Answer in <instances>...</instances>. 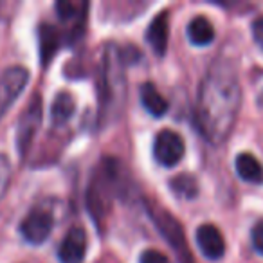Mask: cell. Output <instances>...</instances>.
Segmentation results:
<instances>
[{
  "instance_id": "obj_3",
  "label": "cell",
  "mask_w": 263,
  "mask_h": 263,
  "mask_svg": "<svg viewBox=\"0 0 263 263\" xmlns=\"http://www.w3.org/2000/svg\"><path fill=\"white\" fill-rule=\"evenodd\" d=\"M121 184H123L121 164L116 159H105L96 170L87 195L88 209L98 220L108 213L114 197L119 193Z\"/></svg>"
},
{
  "instance_id": "obj_20",
  "label": "cell",
  "mask_w": 263,
  "mask_h": 263,
  "mask_svg": "<svg viewBox=\"0 0 263 263\" xmlns=\"http://www.w3.org/2000/svg\"><path fill=\"white\" fill-rule=\"evenodd\" d=\"M139 263H172L161 251H155V249H148L141 254Z\"/></svg>"
},
{
  "instance_id": "obj_4",
  "label": "cell",
  "mask_w": 263,
  "mask_h": 263,
  "mask_svg": "<svg viewBox=\"0 0 263 263\" xmlns=\"http://www.w3.org/2000/svg\"><path fill=\"white\" fill-rule=\"evenodd\" d=\"M184 139L177 134V132L164 128L155 136L154 141V157L164 168H173L177 166L184 157Z\"/></svg>"
},
{
  "instance_id": "obj_13",
  "label": "cell",
  "mask_w": 263,
  "mask_h": 263,
  "mask_svg": "<svg viewBox=\"0 0 263 263\" xmlns=\"http://www.w3.org/2000/svg\"><path fill=\"white\" fill-rule=\"evenodd\" d=\"M141 103L143 106L152 114L154 117H161L168 112V101L164 99V96L157 90L154 83H144L141 87Z\"/></svg>"
},
{
  "instance_id": "obj_6",
  "label": "cell",
  "mask_w": 263,
  "mask_h": 263,
  "mask_svg": "<svg viewBox=\"0 0 263 263\" xmlns=\"http://www.w3.org/2000/svg\"><path fill=\"white\" fill-rule=\"evenodd\" d=\"M29 81V72L24 67H11L0 76V116L15 103Z\"/></svg>"
},
{
  "instance_id": "obj_5",
  "label": "cell",
  "mask_w": 263,
  "mask_h": 263,
  "mask_svg": "<svg viewBox=\"0 0 263 263\" xmlns=\"http://www.w3.org/2000/svg\"><path fill=\"white\" fill-rule=\"evenodd\" d=\"M52 227H54L52 213L45 208H34L27 213V216L20 223V234L29 243L40 245L51 236Z\"/></svg>"
},
{
  "instance_id": "obj_16",
  "label": "cell",
  "mask_w": 263,
  "mask_h": 263,
  "mask_svg": "<svg viewBox=\"0 0 263 263\" xmlns=\"http://www.w3.org/2000/svg\"><path fill=\"white\" fill-rule=\"evenodd\" d=\"M56 44H58V38H56L52 27L44 26V29H42V54H44V60L51 58L56 49Z\"/></svg>"
},
{
  "instance_id": "obj_21",
  "label": "cell",
  "mask_w": 263,
  "mask_h": 263,
  "mask_svg": "<svg viewBox=\"0 0 263 263\" xmlns=\"http://www.w3.org/2000/svg\"><path fill=\"white\" fill-rule=\"evenodd\" d=\"M252 36H254V42L263 51V16L261 18H256L254 24H252Z\"/></svg>"
},
{
  "instance_id": "obj_1",
  "label": "cell",
  "mask_w": 263,
  "mask_h": 263,
  "mask_svg": "<svg viewBox=\"0 0 263 263\" xmlns=\"http://www.w3.org/2000/svg\"><path fill=\"white\" fill-rule=\"evenodd\" d=\"M241 106V87L231 60L218 56L200 81L195 105V121L200 134L213 144L231 136Z\"/></svg>"
},
{
  "instance_id": "obj_2",
  "label": "cell",
  "mask_w": 263,
  "mask_h": 263,
  "mask_svg": "<svg viewBox=\"0 0 263 263\" xmlns=\"http://www.w3.org/2000/svg\"><path fill=\"white\" fill-rule=\"evenodd\" d=\"M124 54L117 45H106L101 70V117L108 121L117 117L126 98L124 81Z\"/></svg>"
},
{
  "instance_id": "obj_7",
  "label": "cell",
  "mask_w": 263,
  "mask_h": 263,
  "mask_svg": "<svg viewBox=\"0 0 263 263\" xmlns=\"http://www.w3.org/2000/svg\"><path fill=\"white\" fill-rule=\"evenodd\" d=\"M195 240H197V245L200 249V252L211 261H216L220 259L223 254H226V240H223L222 231L218 229L213 223H204L197 229V234H195Z\"/></svg>"
},
{
  "instance_id": "obj_11",
  "label": "cell",
  "mask_w": 263,
  "mask_h": 263,
  "mask_svg": "<svg viewBox=\"0 0 263 263\" xmlns=\"http://www.w3.org/2000/svg\"><path fill=\"white\" fill-rule=\"evenodd\" d=\"M234 168L241 180L249 184H263V166L254 155L240 154L234 161Z\"/></svg>"
},
{
  "instance_id": "obj_19",
  "label": "cell",
  "mask_w": 263,
  "mask_h": 263,
  "mask_svg": "<svg viewBox=\"0 0 263 263\" xmlns=\"http://www.w3.org/2000/svg\"><path fill=\"white\" fill-rule=\"evenodd\" d=\"M251 240H252L254 251L263 256V220L256 222L254 227L251 229Z\"/></svg>"
},
{
  "instance_id": "obj_18",
  "label": "cell",
  "mask_w": 263,
  "mask_h": 263,
  "mask_svg": "<svg viewBox=\"0 0 263 263\" xmlns=\"http://www.w3.org/2000/svg\"><path fill=\"white\" fill-rule=\"evenodd\" d=\"M83 6L76 4V2H58V4H56V11H58V15L62 16L63 20H69V18L78 16V11H80V8H83Z\"/></svg>"
},
{
  "instance_id": "obj_14",
  "label": "cell",
  "mask_w": 263,
  "mask_h": 263,
  "mask_svg": "<svg viewBox=\"0 0 263 263\" xmlns=\"http://www.w3.org/2000/svg\"><path fill=\"white\" fill-rule=\"evenodd\" d=\"M74 110H76V101H74L72 96H70L69 92H60V94L54 98L52 106H51L52 124H56V126L65 124L67 121L72 117Z\"/></svg>"
},
{
  "instance_id": "obj_8",
  "label": "cell",
  "mask_w": 263,
  "mask_h": 263,
  "mask_svg": "<svg viewBox=\"0 0 263 263\" xmlns=\"http://www.w3.org/2000/svg\"><path fill=\"white\" fill-rule=\"evenodd\" d=\"M87 254V233L81 227H72L58 247V258L62 263H83Z\"/></svg>"
},
{
  "instance_id": "obj_9",
  "label": "cell",
  "mask_w": 263,
  "mask_h": 263,
  "mask_svg": "<svg viewBox=\"0 0 263 263\" xmlns=\"http://www.w3.org/2000/svg\"><path fill=\"white\" fill-rule=\"evenodd\" d=\"M40 121H42V103L40 99H33V103L29 105V108L26 110L24 114L22 121H20V126H18V148L20 152H26V148L31 144L33 141L34 134H36L38 126H40Z\"/></svg>"
},
{
  "instance_id": "obj_17",
  "label": "cell",
  "mask_w": 263,
  "mask_h": 263,
  "mask_svg": "<svg viewBox=\"0 0 263 263\" xmlns=\"http://www.w3.org/2000/svg\"><path fill=\"white\" fill-rule=\"evenodd\" d=\"M11 164H9L8 157L0 155V198L4 197L6 191H8L9 182H11Z\"/></svg>"
},
{
  "instance_id": "obj_10",
  "label": "cell",
  "mask_w": 263,
  "mask_h": 263,
  "mask_svg": "<svg viewBox=\"0 0 263 263\" xmlns=\"http://www.w3.org/2000/svg\"><path fill=\"white\" fill-rule=\"evenodd\" d=\"M168 38H170V13L161 11L152 24L148 26L146 40L152 45L157 56H164L168 51Z\"/></svg>"
},
{
  "instance_id": "obj_15",
  "label": "cell",
  "mask_w": 263,
  "mask_h": 263,
  "mask_svg": "<svg viewBox=\"0 0 263 263\" xmlns=\"http://www.w3.org/2000/svg\"><path fill=\"white\" fill-rule=\"evenodd\" d=\"M170 187L179 198L184 200H191L198 195V182L193 175L190 173H182V175H177L170 180Z\"/></svg>"
},
{
  "instance_id": "obj_12",
  "label": "cell",
  "mask_w": 263,
  "mask_h": 263,
  "mask_svg": "<svg viewBox=\"0 0 263 263\" xmlns=\"http://www.w3.org/2000/svg\"><path fill=\"white\" fill-rule=\"evenodd\" d=\"M187 38L193 45H198V47H204V45H209L213 40H215V27L209 22L205 16H195L190 24H187Z\"/></svg>"
}]
</instances>
